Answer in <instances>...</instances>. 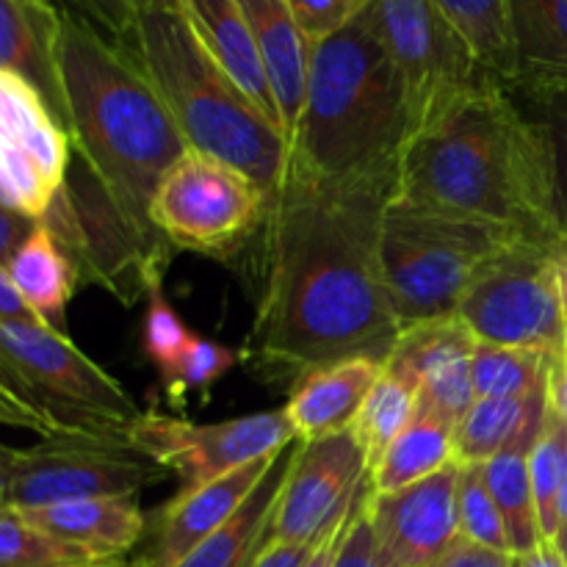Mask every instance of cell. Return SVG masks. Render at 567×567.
Returning <instances> with one entry per match:
<instances>
[{
  "label": "cell",
  "instance_id": "1",
  "mask_svg": "<svg viewBox=\"0 0 567 567\" xmlns=\"http://www.w3.org/2000/svg\"><path fill=\"white\" fill-rule=\"evenodd\" d=\"M393 192L343 186L288 158L258 230V308L249 354L291 382L347 358L385 363L402 327L380 269Z\"/></svg>",
  "mask_w": 567,
  "mask_h": 567
},
{
  "label": "cell",
  "instance_id": "2",
  "mask_svg": "<svg viewBox=\"0 0 567 567\" xmlns=\"http://www.w3.org/2000/svg\"><path fill=\"white\" fill-rule=\"evenodd\" d=\"M393 197L563 247L554 155L540 122L504 83H487L408 142Z\"/></svg>",
  "mask_w": 567,
  "mask_h": 567
},
{
  "label": "cell",
  "instance_id": "3",
  "mask_svg": "<svg viewBox=\"0 0 567 567\" xmlns=\"http://www.w3.org/2000/svg\"><path fill=\"white\" fill-rule=\"evenodd\" d=\"M59 72L66 133L89 181L150 269L164 275L172 247L150 221V203L166 169L188 150L186 138L131 53L72 9L61 17Z\"/></svg>",
  "mask_w": 567,
  "mask_h": 567
},
{
  "label": "cell",
  "instance_id": "4",
  "mask_svg": "<svg viewBox=\"0 0 567 567\" xmlns=\"http://www.w3.org/2000/svg\"><path fill=\"white\" fill-rule=\"evenodd\" d=\"M408 142L402 75L358 11L336 33L310 44L302 116L288 153L330 183L396 192Z\"/></svg>",
  "mask_w": 567,
  "mask_h": 567
},
{
  "label": "cell",
  "instance_id": "5",
  "mask_svg": "<svg viewBox=\"0 0 567 567\" xmlns=\"http://www.w3.org/2000/svg\"><path fill=\"white\" fill-rule=\"evenodd\" d=\"M116 44L153 83L188 147L236 166L275 194L291 158L286 136L210 59L177 0L147 6Z\"/></svg>",
  "mask_w": 567,
  "mask_h": 567
},
{
  "label": "cell",
  "instance_id": "6",
  "mask_svg": "<svg viewBox=\"0 0 567 567\" xmlns=\"http://www.w3.org/2000/svg\"><path fill=\"white\" fill-rule=\"evenodd\" d=\"M524 238L507 227L391 197L380 225V269L399 327L457 313L471 277L498 249Z\"/></svg>",
  "mask_w": 567,
  "mask_h": 567
},
{
  "label": "cell",
  "instance_id": "7",
  "mask_svg": "<svg viewBox=\"0 0 567 567\" xmlns=\"http://www.w3.org/2000/svg\"><path fill=\"white\" fill-rule=\"evenodd\" d=\"M360 17L369 22L402 75L410 138L476 89L502 83L482 66L432 0H363Z\"/></svg>",
  "mask_w": 567,
  "mask_h": 567
},
{
  "label": "cell",
  "instance_id": "8",
  "mask_svg": "<svg viewBox=\"0 0 567 567\" xmlns=\"http://www.w3.org/2000/svg\"><path fill=\"white\" fill-rule=\"evenodd\" d=\"M559 247L515 238L471 277L457 319L476 341L565 354V316L559 297Z\"/></svg>",
  "mask_w": 567,
  "mask_h": 567
},
{
  "label": "cell",
  "instance_id": "9",
  "mask_svg": "<svg viewBox=\"0 0 567 567\" xmlns=\"http://www.w3.org/2000/svg\"><path fill=\"white\" fill-rule=\"evenodd\" d=\"M269 194L244 172L188 147L161 177L150 221L169 247L230 260L255 236Z\"/></svg>",
  "mask_w": 567,
  "mask_h": 567
},
{
  "label": "cell",
  "instance_id": "10",
  "mask_svg": "<svg viewBox=\"0 0 567 567\" xmlns=\"http://www.w3.org/2000/svg\"><path fill=\"white\" fill-rule=\"evenodd\" d=\"M0 352L33 388L64 435L127 437L142 410L120 380L44 321L0 319Z\"/></svg>",
  "mask_w": 567,
  "mask_h": 567
},
{
  "label": "cell",
  "instance_id": "11",
  "mask_svg": "<svg viewBox=\"0 0 567 567\" xmlns=\"http://www.w3.org/2000/svg\"><path fill=\"white\" fill-rule=\"evenodd\" d=\"M166 476L169 471L138 452L127 437H42L28 449L9 446V507L138 496Z\"/></svg>",
  "mask_w": 567,
  "mask_h": 567
},
{
  "label": "cell",
  "instance_id": "12",
  "mask_svg": "<svg viewBox=\"0 0 567 567\" xmlns=\"http://www.w3.org/2000/svg\"><path fill=\"white\" fill-rule=\"evenodd\" d=\"M127 441L177 476L181 491L214 482L255 460H269L297 441L286 408L194 424L181 415L142 413Z\"/></svg>",
  "mask_w": 567,
  "mask_h": 567
},
{
  "label": "cell",
  "instance_id": "13",
  "mask_svg": "<svg viewBox=\"0 0 567 567\" xmlns=\"http://www.w3.org/2000/svg\"><path fill=\"white\" fill-rule=\"evenodd\" d=\"M365 480L369 460L352 430L299 441L277 498L269 546L321 540L347 515Z\"/></svg>",
  "mask_w": 567,
  "mask_h": 567
},
{
  "label": "cell",
  "instance_id": "14",
  "mask_svg": "<svg viewBox=\"0 0 567 567\" xmlns=\"http://www.w3.org/2000/svg\"><path fill=\"white\" fill-rule=\"evenodd\" d=\"M70 133L59 125L42 94L0 66V169L25 216L42 221L64 192Z\"/></svg>",
  "mask_w": 567,
  "mask_h": 567
},
{
  "label": "cell",
  "instance_id": "15",
  "mask_svg": "<svg viewBox=\"0 0 567 567\" xmlns=\"http://www.w3.org/2000/svg\"><path fill=\"white\" fill-rule=\"evenodd\" d=\"M457 476L452 463L396 493H369L365 509L388 567H426L460 540Z\"/></svg>",
  "mask_w": 567,
  "mask_h": 567
},
{
  "label": "cell",
  "instance_id": "16",
  "mask_svg": "<svg viewBox=\"0 0 567 567\" xmlns=\"http://www.w3.org/2000/svg\"><path fill=\"white\" fill-rule=\"evenodd\" d=\"M476 338L457 319L424 321L402 330L385 369L419 388V410L457 426L476 402L471 354Z\"/></svg>",
  "mask_w": 567,
  "mask_h": 567
},
{
  "label": "cell",
  "instance_id": "17",
  "mask_svg": "<svg viewBox=\"0 0 567 567\" xmlns=\"http://www.w3.org/2000/svg\"><path fill=\"white\" fill-rule=\"evenodd\" d=\"M275 457L255 460V463L241 465V468L230 471L219 480L177 493L161 509L147 551L142 554L136 567H175L205 537L214 535L236 515V509L247 502L249 493L264 480Z\"/></svg>",
  "mask_w": 567,
  "mask_h": 567
},
{
  "label": "cell",
  "instance_id": "18",
  "mask_svg": "<svg viewBox=\"0 0 567 567\" xmlns=\"http://www.w3.org/2000/svg\"><path fill=\"white\" fill-rule=\"evenodd\" d=\"M17 513H22V518L39 532L78 548L97 563L125 559V554L133 551L147 532V518L136 496L81 498Z\"/></svg>",
  "mask_w": 567,
  "mask_h": 567
},
{
  "label": "cell",
  "instance_id": "19",
  "mask_svg": "<svg viewBox=\"0 0 567 567\" xmlns=\"http://www.w3.org/2000/svg\"><path fill=\"white\" fill-rule=\"evenodd\" d=\"M64 9L53 0H0V66L25 78L66 131V103L59 72Z\"/></svg>",
  "mask_w": 567,
  "mask_h": 567
},
{
  "label": "cell",
  "instance_id": "20",
  "mask_svg": "<svg viewBox=\"0 0 567 567\" xmlns=\"http://www.w3.org/2000/svg\"><path fill=\"white\" fill-rule=\"evenodd\" d=\"M382 365L385 363L374 358H347L316 365L297 377L286 402V415L297 432V441H316L349 430L369 391L380 380Z\"/></svg>",
  "mask_w": 567,
  "mask_h": 567
},
{
  "label": "cell",
  "instance_id": "21",
  "mask_svg": "<svg viewBox=\"0 0 567 567\" xmlns=\"http://www.w3.org/2000/svg\"><path fill=\"white\" fill-rule=\"evenodd\" d=\"M177 6L210 59L241 89L244 97L286 136L275 89L236 0H177Z\"/></svg>",
  "mask_w": 567,
  "mask_h": 567
},
{
  "label": "cell",
  "instance_id": "22",
  "mask_svg": "<svg viewBox=\"0 0 567 567\" xmlns=\"http://www.w3.org/2000/svg\"><path fill=\"white\" fill-rule=\"evenodd\" d=\"M236 3L264 59L266 75L280 105L286 142L291 147L299 116H302L305 86H308L310 42L293 22L286 0H236Z\"/></svg>",
  "mask_w": 567,
  "mask_h": 567
},
{
  "label": "cell",
  "instance_id": "23",
  "mask_svg": "<svg viewBox=\"0 0 567 567\" xmlns=\"http://www.w3.org/2000/svg\"><path fill=\"white\" fill-rule=\"evenodd\" d=\"M548 410V385L535 396V404L529 410V419L518 430V435L485 465V482L491 487L493 498L498 504L504 526L509 535V548L515 557L532 554L537 546H543L540 524H537L535 496H532V474L529 457L537 435H540L543 419Z\"/></svg>",
  "mask_w": 567,
  "mask_h": 567
},
{
  "label": "cell",
  "instance_id": "24",
  "mask_svg": "<svg viewBox=\"0 0 567 567\" xmlns=\"http://www.w3.org/2000/svg\"><path fill=\"white\" fill-rule=\"evenodd\" d=\"M299 441L282 449L275 460H271L269 471L264 480L258 482L247 502L236 509L230 520L214 535L205 537L192 554L181 559L175 567H252L264 548L269 546V529L271 518H275L277 498H280L282 482H286L291 460L297 454Z\"/></svg>",
  "mask_w": 567,
  "mask_h": 567
},
{
  "label": "cell",
  "instance_id": "25",
  "mask_svg": "<svg viewBox=\"0 0 567 567\" xmlns=\"http://www.w3.org/2000/svg\"><path fill=\"white\" fill-rule=\"evenodd\" d=\"M515 48L509 89L567 86V0H507Z\"/></svg>",
  "mask_w": 567,
  "mask_h": 567
},
{
  "label": "cell",
  "instance_id": "26",
  "mask_svg": "<svg viewBox=\"0 0 567 567\" xmlns=\"http://www.w3.org/2000/svg\"><path fill=\"white\" fill-rule=\"evenodd\" d=\"M9 275L28 308L48 327L64 332L66 305L81 275L53 233L39 221L9 264Z\"/></svg>",
  "mask_w": 567,
  "mask_h": 567
},
{
  "label": "cell",
  "instance_id": "27",
  "mask_svg": "<svg viewBox=\"0 0 567 567\" xmlns=\"http://www.w3.org/2000/svg\"><path fill=\"white\" fill-rule=\"evenodd\" d=\"M454 460V426L437 415L419 410L413 424L388 446L380 463L369 468L371 493H396L437 474Z\"/></svg>",
  "mask_w": 567,
  "mask_h": 567
},
{
  "label": "cell",
  "instance_id": "28",
  "mask_svg": "<svg viewBox=\"0 0 567 567\" xmlns=\"http://www.w3.org/2000/svg\"><path fill=\"white\" fill-rule=\"evenodd\" d=\"M496 81L513 86L515 48L507 0H432Z\"/></svg>",
  "mask_w": 567,
  "mask_h": 567
},
{
  "label": "cell",
  "instance_id": "29",
  "mask_svg": "<svg viewBox=\"0 0 567 567\" xmlns=\"http://www.w3.org/2000/svg\"><path fill=\"white\" fill-rule=\"evenodd\" d=\"M415 413H419V388L382 365L380 380L374 382L349 426L369 460V468L380 463L388 446L413 424Z\"/></svg>",
  "mask_w": 567,
  "mask_h": 567
},
{
  "label": "cell",
  "instance_id": "30",
  "mask_svg": "<svg viewBox=\"0 0 567 567\" xmlns=\"http://www.w3.org/2000/svg\"><path fill=\"white\" fill-rule=\"evenodd\" d=\"M548 385V382H546ZM546 385L524 399L476 396L468 413L454 426V460L460 465H487L524 426L535 396Z\"/></svg>",
  "mask_w": 567,
  "mask_h": 567
},
{
  "label": "cell",
  "instance_id": "31",
  "mask_svg": "<svg viewBox=\"0 0 567 567\" xmlns=\"http://www.w3.org/2000/svg\"><path fill=\"white\" fill-rule=\"evenodd\" d=\"M551 374V358L535 349L502 347L476 341L471 354V377L476 396L524 399L546 385Z\"/></svg>",
  "mask_w": 567,
  "mask_h": 567
},
{
  "label": "cell",
  "instance_id": "32",
  "mask_svg": "<svg viewBox=\"0 0 567 567\" xmlns=\"http://www.w3.org/2000/svg\"><path fill=\"white\" fill-rule=\"evenodd\" d=\"M565 460L567 424L563 415H559V410L554 408L551 396H548L546 419H543L540 435H537L529 457L532 496H535L537 524H540L543 543H554V532H557V502L559 491H563Z\"/></svg>",
  "mask_w": 567,
  "mask_h": 567
},
{
  "label": "cell",
  "instance_id": "33",
  "mask_svg": "<svg viewBox=\"0 0 567 567\" xmlns=\"http://www.w3.org/2000/svg\"><path fill=\"white\" fill-rule=\"evenodd\" d=\"M457 524L460 537L482 548L513 554L507 526L485 482V465H460L457 476Z\"/></svg>",
  "mask_w": 567,
  "mask_h": 567
},
{
  "label": "cell",
  "instance_id": "34",
  "mask_svg": "<svg viewBox=\"0 0 567 567\" xmlns=\"http://www.w3.org/2000/svg\"><path fill=\"white\" fill-rule=\"evenodd\" d=\"M164 282L153 280L147 282L144 293H147V310H144L142 321V349L147 354L150 363L158 369V377L164 385H169L175 377L177 363H181L183 352H186L188 341L194 332L188 330L186 321L181 319L169 299L164 297Z\"/></svg>",
  "mask_w": 567,
  "mask_h": 567
},
{
  "label": "cell",
  "instance_id": "35",
  "mask_svg": "<svg viewBox=\"0 0 567 567\" xmlns=\"http://www.w3.org/2000/svg\"><path fill=\"white\" fill-rule=\"evenodd\" d=\"M97 563L78 548L44 535L28 524L14 507L0 509V567H53Z\"/></svg>",
  "mask_w": 567,
  "mask_h": 567
},
{
  "label": "cell",
  "instance_id": "36",
  "mask_svg": "<svg viewBox=\"0 0 567 567\" xmlns=\"http://www.w3.org/2000/svg\"><path fill=\"white\" fill-rule=\"evenodd\" d=\"M524 109L546 131L554 155V188H557L559 225L567 238V86L565 89H513Z\"/></svg>",
  "mask_w": 567,
  "mask_h": 567
},
{
  "label": "cell",
  "instance_id": "37",
  "mask_svg": "<svg viewBox=\"0 0 567 567\" xmlns=\"http://www.w3.org/2000/svg\"><path fill=\"white\" fill-rule=\"evenodd\" d=\"M0 426L28 430L39 437L64 435L59 421L50 415L42 399L22 380L20 371L6 360L3 352H0Z\"/></svg>",
  "mask_w": 567,
  "mask_h": 567
},
{
  "label": "cell",
  "instance_id": "38",
  "mask_svg": "<svg viewBox=\"0 0 567 567\" xmlns=\"http://www.w3.org/2000/svg\"><path fill=\"white\" fill-rule=\"evenodd\" d=\"M241 360V354L236 349L225 347V343L208 341V338L194 336L188 341L186 352H183L181 363H177L175 377L166 385V391L172 393V399L183 396L186 391H199L208 393L221 377L230 369H236V363Z\"/></svg>",
  "mask_w": 567,
  "mask_h": 567
},
{
  "label": "cell",
  "instance_id": "39",
  "mask_svg": "<svg viewBox=\"0 0 567 567\" xmlns=\"http://www.w3.org/2000/svg\"><path fill=\"white\" fill-rule=\"evenodd\" d=\"M371 485L369 480L360 485L358 496H354L352 509H349L347 532L341 537V546H338L336 559H332V567H388L385 554H382L380 543H377L374 526L369 520V509H365V502H369Z\"/></svg>",
  "mask_w": 567,
  "mask_h": 567
},
{
  "label": "cell",
  "instance_id": "40",
  "mask_svg": "<svg viewBox=\"0 0 567 567\" xmlns=\"http://www.w3.org/2000/svg\"><path fill=\"white\" fill-rule=\"evenodd\" d=\"M286 6L305 39L316 44L347 25L360 11L363 0H286Z\"/></svg>",
  "mask_w": 567,
  "mask_h": 567
},
{
  "label": "cell",
  "instance_id": "41",
  "mask_svg": "<svg viewBox=\"0 0 567 567\" xmlns=\"http://www.w3.org/2000/svg\"><path fill=\"white\" fill-rule=\"evenodd\" d=\"M72 3H75L78 14L86 17L105 37L122 42L131 33L138 14L158 0H72Z\"/></svg>",
  "mask_w": 567,
  "mask_h": 567
},
{
  "label": "cell",
  "instance_id": "42",
  "mask_svg": "<svg viewBox=\"0 0 567 567\" xmlns=\"http://www.w3.org/2000/svg\"><path fill=\"white\" fill-rule=\"evenodd\" d=\"M426 567H518V557L515 554L493 551V548H482L460 537L446 554H441L435 563Z\"/></svg>",
  "mask_w": 567,
  "mask_h": 567
},
{
  "label": "cell",
  "instance_id": "43",
  "mask_svg": "<svg viewBox=\"0 0 567 567\" xmlns=\"http://www.w3.org/2000/svg\"><path fill=\"white\" fill-rule=\"evenodd\" d=\"M37 225V219L20 214V210L6 208V205L0 203V264H3L6 269H9L11 258H14L17 249L25 244V238L31 236Z\"/></svg>",
  "mask_w": 567,
  "mask_h": 567
},
{
  "label": "cell",
  "instance_id": "44",
  "mask_svg": "<svg viewBox=\"0 0 567 567\" xmlns=\"http://www.w3.org/2000/svg\"><path fill=\"white\" fill-rule=\"evenodd\" d=\"M316 543H271V546L264 548V554L252 567H305Z\"/></svg>",
  "mask_w": 567,
  "mask_h": 567
},
{
  "label": "cell",
  "instance_id": "45",
  "mask_svg": "<svg viewBox=\"0 0 567 567\" xmlns=\"http://www.w3.org/2000/svg\"><path fill=\"white\" fill-rule=\"evenodd\" d=\"M0 319L3 321H42L31 308H28L25 299L17 291L14 280H11L9 269L0 264Z\"/></svg>",
  "mask_w": 567,
  "mask_h": 567
},
{
  "label": "cell",
  "instance_id": "46",
  "mask_svg": "<svg viewBox=\"0 0 567 567\" xmlns=\"http://www.w3.org/2000/svg\"><path fill=\"white\" fill-rule=\"evenodd\" d=\"M349 509H352V507H349ZM349 509H347V515H343V518L338 520V524L332 526V529L327 532V535L321 537L319 543H316L313 554H310V559H308V563H305V567H332V559H336V554H338V546H341V537H343V532H347Z\"/></svg>",
  "mask_w": 567,
  "mask_h": 567
},
{
  "label": "cell",
  "instance_id": "47",
  "mask_svg": "<svg viewBox=\"0 0 567 567\" xmlns=\"http://www.w3.org/2000/svg\"><path fill=\"white\" fill-rule=\"evenodd\" d=\"M548 396H551L554 408L567 424V354L551 360V374H548Z\"/></svg>",
  "mask_w": 567,
  "mask_h": 567
},
{
  "label": "cell",
  "instance_id": "48",
  "mask_svg": "<svg viewBox=\"0 0 567 567\" xmlns=\"http://www.w3.org/2000/svg\"><path fill=\"white\" fill-rule=\"evenodd\" d=\"M554 548L559 557L567 563V460H565V476H563V491H559L557 502V532H554Z\"/></svg>",
  "mask_w": 567,
  "mask_h": 567
},
{
  "label": "cell",
  "instance_id": "49",
  "mask_svg": "<svg viewBox=\"0 0 567 567\" xmlns=\"http://www.w3.org/2000/svg\"><path fill=\"white\" fill-rule=\"evenodd\" d=\"M518 567H567V563L557 554L551 543H543L532 554L518 557Z\"/></svg>",
  "mask_w": 567,
  "mask_h": 567
},
{
  "label": "cell",
  "instance_id": "50",
  "mask_svg": "<svg viewBox=\"0 0 567 567\" xmlns=\"http://www.w3.org/2000/svg\"><path fill=\"white\" fill-rule=\"evenodd\" d=\"M559 269V297H563V316H565V354H567V238L557 252Z\"/></svg>",
  "mask_w": 567,
  "mask_h": 567
},
{
  "label": "cell",
  "instance_id": "51",
  "mask_svg": "<svg viewBox=\"0 0 567 567\" xmlns=\"http://www.w3.org/2000/svg\"><path fill=\"white\" fill-rule=\"evenodd\" d=\"M9 507V446L0 443V509Z\"/></svg>",
  "mask_w": 567,
  "mask_h": 567
},
{
  "label": "cell",
  "instance_id": "52",
  "mask_svg": "<svg viewBox=\"0 0 567 567\" xmlns=\"http://www.w3.org/2000/svg\"><path fill=\"white\" fill-rule=\"evenodd\" d=\"M53 567H136V565H127L125 559H114V563H78V565H53Z\"/></svg>",
  "mask_w": 567,
  "mask_h": 567
}]
</instances>
